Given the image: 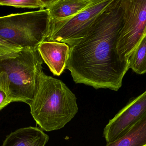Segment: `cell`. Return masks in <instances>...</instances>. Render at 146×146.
<instances>
[{"mask_svg": "<svg viewBox=\"0 0 146 146\" xmlns=\"http://www.w3.org/2000/svg\"><path fill=\"white\" fill-rule=\"evenodd\" d=\"M49 139L41 128L30 127L19 129L6 137L2 146H45Z\"/></svg>", "mask_w": 146, "mask_h": 146, "instance_id": "9c48e42d", "label": "cell"}, {"mask_svg": "<svg viewBox=\"0 0 146 146\" xmlns=\"http://www.w3.org/2000/svg\"><path fill=\"white\" fill-rule=\"evenodd\" d=\"M95 0H54L47 7L51 23L72 17L86 8Z\"/></svg>", "mask_w": 146, "mask_h": 146, "instance_id": "30bf717a", "label": "cell"}, {"mask_svg": "<svg viewBox=\"0 0 146 146\" xmlns=\"http://www.w3.org/2000/svg\"><path fill=\"white\" fill-rule=\"evenodd\" d=\"M48 9L0 16V37L22 48L37 49L50 31Z\"/></svg>", "mask_w": 146, "mask_h": 146, "instance_id": "277c9868", "label": "cell"}, {"mask_svg": "<svg viewBox=\"0 0 146 146\" xmlns=\"http://www.w3.org/2000/svg\"><path fill=\"white\" fill-rule=\"evenodd\" d=\"M22 49L0 37V61L18 56Z\"/></svg>", "mask_w": 146, "mask_h": 146, "instance_id": "9a60e30c", "label": "cell"}, {"mask_svg": "<svg viewBox=\"0 0 146 146\" xmlns=\"http://www.w3.org/2000/svg\"><path fill=\"white\" fill-rule=\"evenodd\" d=\"M146 115V91L138 97L132 98L109 121L103 132V136L107 144L123 136Z\"/></svg>", "mask_w": 146, "mask_h": 146, "instance_id": "52a82bcc", "label": "cell"}, {"mask_svg": "<svg viewBox=\"0 0 146 146\" xmlns=\"http://www.w3.org/2000/svg\"><path fill=\"white\" fill-rule=\"evenodd\" d=\"M106 146H146V115L123 136Z\"/></svg>", "mask_w": 146, "mask_h": 146, "instance_id": "8fae6325", "label": "cell"}, {"mask_svg": "<svg viewBox=\"0 0 146 146\" xmlns=\"http://www.w3.org/2000/svg\"><path fill=\"white\" fill-rule=\"evenodd\" d=\"M37 49L22 48L18 56L0 61V73H7L12 102L32 101L44 73Z\"/></svg>", "mask_w": 146, "mask_h": 146, "instance_id": "3957f363", "label": "cell"}, {"mask_svg": "<svg viewBox=\"0 0 146 146\" xmlns=\"http://www.w3.org/2000/svg\"><path fill=\"white\" fill-rule=\"evenodd\" d=\"M54 0H0L1 6H10L21 8L44 9Z\"/></svg>", "mask_w": 146, "mask_h": 146, "instance_id": "4fadbf2b", "label": "cell"}, {"mask_svg": "<svg viewBox=\"0 0 146 146\" xmlns=\"http://www.w3.org/2000/svg\"><path fill=\"white\" fill-rule=\"evenodd\" d=\"M12 103L8 77L5 72L0 73V111Z\"/></svg>", "mask_w": 146, "mask_h": 146, "instance_id": "5bb4252c", "label": "cell"}, {"mask_svg": "<svg viewBox=\"0 0 146 146\" xmlns=\"http://www.w3.org/2000/svg\"><path fill=\"white\" fill-rule=\"evenodd\" d=\"M129 69L137 74L146 73V36L128 59Z\"/></svg>", "mask_w": 146, "mask_h": 146, "instance_id": "7c38bea8", "label": "cell"}, {"mask_svg": "<svg viewBox=\"0 0 146 146\" xmlns=\"http://www.w3.org/2000/svg\"><path fill=\"white\" fill-rule=\"evenodd\" d=\"M75 95L61 80L43 74L29 105L37 124L46 132L63 128L78 111Z\"/></svg>", "mask_w": 146, "mask_h": 146, "instance_id": "7a4b0ae2", "label": "cell"}, {"mask_svg": "<svg viewBox=\"0 0 146 146\" xmlns=\"http://www.w3.org/2000/svg\"><path fill=\"white\" fill-rule=\"evenodd\" d=\"M111 1L112 0H95L77 14L51 23L49 36L46 41H56L69 45L81 38Z\"/></svg>", "mask_w": 146, "mask_h": 146, "instance_id": "8992f818", "label": "cell"}, {"mask_svg": "<svg viewBox=\"0 0 146 146\" xmlns=\"http://www.w3.org/2000/svg\"><path fill=\"white\" fill-rule=\"evenodd\" d=\"M38 50L53 74L60 75L66 67L70 51L69 45L61 42L45 41L39 45Z\"/></svg>", "mask_w": 146, "mask_h": 146, "instance_id": "ba28073f", "label": "cell"}, {"mask_svg": "<svg viewBox=\"0 0 146 146\" xmlns=\"http://www.w3.org/2000/svg\"><path fill=\"white\" fill-rule=\"evenodd\" d=\"M122 0H112L86 35L69 44L66 69L76 84L118 91L129 69L117 50L123 23Z\"/></svg>", "mask_w": 146, "mask_h": 146, "instance_id": "6da1fadb", "label": "cell"}, {"mask_svg": "<svg viewBox=\"0 0 146 146\" xmlns=\"http://www.w3.org/2000/svg\"><path fill=\"white\" fill-rule=\"evenodd\" d=\"M123 23L118 34L117 50L128 60L146 36V0H122Z\"/></svg>", "mask_w": 146, "mask_h": 146, "instance_id": "5b68a950", "label": "cell"}]
</instances>
